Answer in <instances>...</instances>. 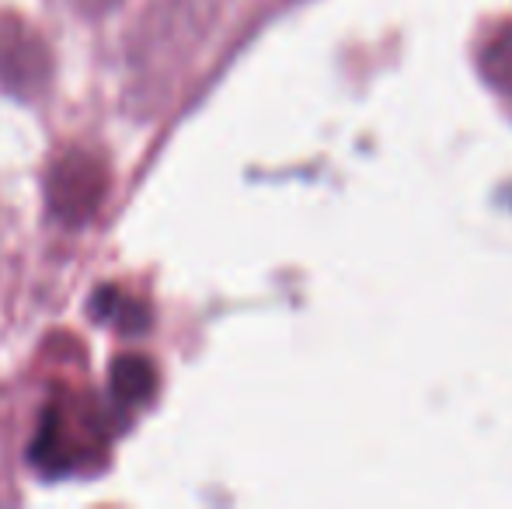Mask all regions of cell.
Instances as JSON below:
<instances>
[{
	"label": "cell",
	"mask_w": 512,
	"mask_h": 509,
	"mask_svg": "<svg viewBox=\"0 0 512 509\" xmlns=\"http://www.w3.org/2000/svg\"><path fill=\"white\" fill-rule=\"evenodd\" d=\"M53 77V56L49 46L21 25L18 18H0V84L11 95H39Z\"/></svg>",
	"instance_id": "3"
},
{
	"label": "cell",
	"mask_w": 512,
	"mask_h": 509,
	"mask_svg": "<svg viewBox=\"0 0 512 509\" xmlns=\"http://www.w3.org/2000/svg\"><path fill=\"white\" fill-rule=\"evenodd\" d=\"M481 74L495 91L512 98V25L481 49Z\"/></svg>",
	"instance_id": "6"
},
{
	"label": "cell",
	"mask_w": 512,
	"mask_h": 509,
	"mask_svg": "<svg viewBox=\"0 0 512 509\" xmlns=\"http://www.w3.org/2000/svg\"><path fill=\"white\" fill-rule=\"evenodd\" d=\"M108 196V164L95 150H67L46 175V203L60 224L84 227Z\"/></svg>",
	"instance_id": "2"
},
{
	"label": "cell",
	"mask_w": 512,
	"mask_h": 509,
	"mask_svg": "<svg viewBox=\"0 0 512 509\" xmlns=\"http://www.w3.org/2000/svg\"><path fill=\"white\" fill-rule=\"evenodd\" d=\"M115 4H122V0H74V7L81 14H88V18H98V14L112 11Z\"/></svg>",
	"instance_id": "7"
},
{
	"label": "cell",
	"mask_w": 512,
	"mask_h": 509,
	"mask_svg": "<svg viewBox=\"0 0 512 509\" xmlns=\"http://www.w3.org/2000/svg\"><path fill=\"white\" fill-rule=\"evenodd\" d=\"M112 440V415L98 401L77 398V394H56L49 408L42 412L39 436H35L32 464L49 478L77 475L108 450Z\"/></svg>",
	"instance_id": "1"
},
{
	"label": "cell",
	"mask_w": 512,
	"mask_h": 509,
	"mask_svg": "<svg viewBox=\"0 0 512 509\" xmlns=\"http://www.w3.org/2000/svg\"><path fill=\"white\" fill-rule=\"evenodd\" d=\"M108 387H112V401L119 408H140L147 405L157 394V367L154 360L140 353H126L112 363V377H108Z\"/></svg>",
	"instance_id": "4"
},
{
	"label": "cell",
	"mask_w": 512,
	"mask_h": 509,
	"mask_svg": "<svg viewBox=\"0 0 512 509\" xmlns=\"http://www.w3.org/2000/svg\"><path fill=\"white\" fill-rule=\"evenodd\" d=\"M95 318L108 321L115 325L119 332L126 335H140L150 328V314H147V304H140L136 297L122 290H102L95 297Z\"/></svg>",
	"instance_id": "5"
}]
</instances>
